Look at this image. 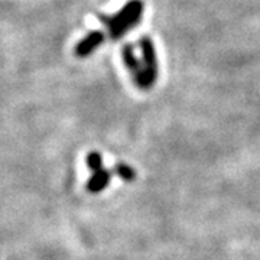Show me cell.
Listing matches in <instances>:
<instances>
[{
	"label": "cell",
	"mask_w": 260,
	"mask_h": 260,
	"mask_svg": "<svg viewBox=\"0 0 260 260\" xmlns=\"http://www.w3.org/2000/svg\"><path fill=\"white\" fill-rule=\"evenodd\" d=\"M85 162H87V167L91 169V172L97 171L103 168V156L102 153L99 152H90L85 158Z\"/></svg>",
	"instance_id": "cell-7"
},
{
	"label": "cell",
	"mask_w": 260,
	"mask_h": 260,
	"mask_svg": "<svg viewBox=\"0 0 260 260\" xmlns=\"http://www.w3.org/2000/svg\"><path fill=\"white\" fill-rule=\"evenodd\" d=\"M143 13V3L142 0H130L124 5V8L119 10L113 16L100 15L99 19L109 29V35L112 39H119L123 35H126L130 29L135 28L142 19Z\"/></svg>",
	"instance_id": "cell-1"
},
{
	"label": "cell",
	"mask_w": 260,
	"mask_h": 260,
	"mask_svg": "<svg viewBox=\"0 0 260 260\" xmlns=\"http://www.w3.org/2000/svg\"><path fill=\"white\" fill-rule=\"evenodd\" d=\"M104 42V34L102 30H94L91 34H88L87 37L83 38L77 47H75L74 52L75 55L80 58H85V56L91 55L95 48H99Z\"/></svg>",
	"instance_id": "cell-3"
},
{
	"label": "cell",
	"mask_w": 260,
	"mask_h": 260,
	"mask_svg": "<svg viewBox=\"0 0 260 260\" xmlns=\"http://www.w3.org/2000/svg\"><path fill=\"white\" fill-rule=\"evenodd\" d=\"M121 56H123V61H124L126 67L129 68L132 77L135 78L136 85H139V83L142 81V77H143V67H142V61H139L133 54V47L124 45V48L121 49Z\"/></svg>",
	"instance_id": "cell-4"
},
{
	"label": "cell",
	"mask_w": 260,
	"mask_h": 260,
	"mask_svg": "<svg viewBox=\"0 0 260 260\" xmlns=\"http://www.w3.org/2000/svg\"><path fill=\"white\" fill-rule=\"evenodd\" d=\"M140 49H142L143 77L138 87L140 90H150L158 80V56L153 42L149 37L140 38Z\"/></svg>",
	"instance_id": "cell-2"
},
{
	"label": "cell",
	"mask_w": 260,
	"mask_h": 260,
	"mask_svg": "<svg viewBox=\"0 0 260 260\" xmlns=\"http://www.w3.org/2000/svg\"><path fill=\"white\" fill-rule=\"evenodd\" d=\"M114 174L116 175H119L121 179H124V181H135V178H136V172H135V169L133 168H130L129 165H126V164H117L116 167H114Z\"/></svg>",
	"instance_id": "cell-6"
},
{
	"label": "cell",
	"mask_w": 260,
	"mask_h": 260,
	"mask_svg": "<svg viewBox=\"0 0 260 260\" xmlns=\"http://www.w3.org/2000/svg\"><path fill=\"white\" fill-rule=\"evenodd\" d=\"M113 174H114V169L109 171V169H106L104 167L97 169V171H94L93 175L90 178V181L87 182V189L90 192H93V194L102 192L103 189L109 185V182L112 181Z\"/></svg>",
	"instance_id": "cell-5"
}]
</instances>
